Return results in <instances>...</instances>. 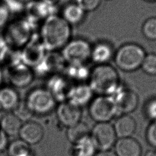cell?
I'll return each mask as SVG.
<instances>
[{
	"instance_id": "6da1fadb",
	"label": "cell",
	"mask_w": 156,
	"mask_h": 156,
	"mask_svg": "<svg viewBox=\"0 0 156 156\" xmlns=\"http://www.w3.org/2000/svg\"><path fill=\"white\" fill-rule=\"evenodd\" d=\"M71 26L54 13L42 21L38 35L47 52H50L62 49L71 39Z\"/></svg>"
},
{
	"instance_id": "7a4b0ae2",
	"label": "cell",
	"mask_w": 156,
	"mask_h": 156,
	"mask_svg": "<svg viewBox=\"0 0 156 156\" xmlns=\"http://www.w3.org/2000/svg\"><path fill=\"white\" fill-rule=\"evenodd\" d=\"M88 85L98 95L112 96L121 85L115 68L109 64L96 65L91 69Z\"/></svg>"
},
{
	"instance_id": "3957f363",
	"label": "cell",
	"mask_w": 156,
	"mask_h": 156,
	"mask_svg": "<svg viewBox=\"0 0 156 156\" xmlns=\"http://www.w3.org/2000/svg\"><path fill=\"white\" fill-rule=\"evenodd\" d=\"M34 28L25 17L15 19L6 24L2 37L10 48L21 50L34 34Z\"/></svg>"
},
{
	"instance_id": "277c9868",
	"label": "cell",
	"mask_w": 156,
	"mask_h": 156,
	"mask_svg": "<svg viewBox=\"0 0 156 156\" xmlns=\"http://www.w3.org/2000/svg\"><path fill=\"white\" fill-rule=\"evenodd\" d=\"M146 54L144 49L134 43H126L115 54V62L121 70L131 72L140 68Z\"/></svg>"
},
{
	"instance_id": "5b68a950",
	"label": "cell",
	"mask_w": 156,
	"mask_h": 156,
	"mask_svg": "<svg viewBox=\"0 0 156 156\" xmlns=\"http://www.w3.org/2000/svg\"><path fill=\"white\" fill-rule=\"evenodd\" d=\"M24 102L34 115H48L57 107V101L46 88L38 87L31 90Z\"/></svg>"
},
{
	"instance_id": "8992f818",
	"label": "cell",
	"mask_w": 156,
	"mask_h": 156,
	"mask_svg": "<svg viewBox=\"0 0 156 156\" xmlns=\"http://www.w3.org/2000/svg\"><path fill=\"white\" fill-rule=\"evenodd\" d=\"M92 46L82 38H71L61 49L66 65L83 64L90 58Z\"/></svg>"
},
{
	"instance_id": "52a82bcc",
	"label": "cell",
	"mask_w": 156,
	"mask_h": 156,
	"mask_svg": "<svg viewBox=\"0 0 156 156\" xmlns=\"http://www.w3.org/2000/svg\"><path fill=\"white\" fill-rule=\"evenodd\" d=\"M88 113L96 123L110 122L117 114L116 104L111 96L98 95L90 103Z\"/></svg>"
},
{
	"instance_id": "ba28073f",
	"label": "cell",
	"mask_w": 156,
	"mask_h": 156,
	"mask_svg": "<svg viewBox=\"0 0 156 156\" xmlns=\"http://www.w3.org/2000/svg\"><path fill=\"white\" fill-rule=\"evenodd\" d=\"M4 75L9 85L15 88H23L29 86L35 77L33 69L21 62L6 66Z\"/></svg>"
},
{
	"instance_id": "9c48e42d",
	"label": "cell",
	"mask_w": 156,
	"mask_h": 156,
	"mask_svg": "<svg viewBox=\"0 0 156 156\" xmlns=\"http://www.w3.org/2000/svg\"><path fill=\"white\" fill-rule=\"evenodd\" d=\"M90 137L98 151L110 150L118 140L113 126L110 122L96 123L90 130Z\"/></svg>"
},
{
	"instance_id": "30bf717a",
	"label": "cell",
	"mask_w": 156,
	"mask_h": 156,
	"mask_svg": "<svg viewBox=\"0 0 156 156\" xmlns=\"http://www.w3.org/2000/svg\"><path fill=\"white\" fill-rule=\"evenodd\" d=\"M47 51L43 46L39 35L35 34L20 50L21 61L34 69L44 57Z\"/></svg>"
},
{
	"instance_id": "8fae6325",
	"label": "cell",
	"mask_w": 156,
	"mask_h": 156,
	"mask_svg": "<svg viewBox=\"0 0 156 156\" xmlns=\"http://www.w3.org/2000/svg\"><path fill=\"white\" fill-rule=\"evenodd\" d=\"M66 64L61 53L58 51L47 52L41 63L33 69L35 75L49 76L63 73Z\"/></svg>"
},
{
	"instance_id": "7c38bea8",
	"label": "cell",
	"mask_w": 156,
	"mask_h": 156,
	"mask_svg": "<svg viewBox=\"0 0 156 156\" xmlns=\"http://www.w3.org/2000/svg\"><path fill=\"white\" fill-rule=\"evenodd\" d=\"M111 96L116 104L118 113L121 115H129L138 107L139 99L137 94L121 84Z\"/></svg>"
},
{
	"instance_id": "4fadbf2b",
	"label": "cell",
	"mask_w": 156,
	"mask_h": 156,
	"mask_svg": "<svg viewBox=\"0 0 156 156\" xmlns=\"http://www.w3.org/2000/svg\"><path fill=\"white\" fill-rule=\"evenodd\" d=\"M82 108L67 101L61 102L56 107V116L59 122L66 128L81 121Z\"/></svg>"
},
{
	"instance_id": "5bb4252c",
	"label": "cell",
	"mask_w": 156,
	"mask_h": 156,
	"mask_svg": "<svg viewBox=\"0 0 156 156\" xmlns=\"http://www.w3.org/2000/svg\"><path fill=\"white\" fill-rule=\"evenodd\" d=\"M93 94L94 93L88 83H77L71 85L66 101L82 108L90 103L93 99Z\"/></svg>"
},
{
	"instance_id": "9a60e30c",
	"label": "cell",
	"mask_w": 156,
	"mask_h": 156,
	"mask_svg": "<svg viewBox=\"0 0 156 156\" xmlns=\"http://www.w3.org/2000/svg\"><path fill=\"white\" fill-rule=\"evenodd\" d=\"M25 18L34 26L38 21H43L48 16L54 14V7L47 5L40 0H33L25 5Z\"/></svg>"
},
{
	"instance_id": "2e32d148",
	"label": "cell",
	"mask_w": 156,
	"mask_h": 156,
	"mask_svg": "<svg viewBox=\"0 0 156 156\" xmlns=\"http://www.w3.org/2000/svg\"><path fill=\"white\" fill-rule=\"evenodd\" d=\"M72 85L71 81L61 73L49 77L46 88L57 101L63 102L66 100L68 93Z\"/></svg>"
},
{
	"instance_id": "e0dca14e",
	"label": "cell",
	"mask_w": 156,
	"mask_h": 156,
	"mask_svg": "<svg viewBox=\"0 0 156 156\" xmlns=\"http://www.w3.org/2000/svg\"><path fill=\"white\" fill-rule=\"evenodd\" d=\"M18 135L21 140L30 146L34 145L43 139L44 130L41 124L30 120L22 124Z\"/></svg>"
},
{
	"instance_id": "ac0fdd59",
	"label": "cell",
	"mask_w": 156,
	"mask_h": 156,
	"mask_svg": "<svg viewBox=\"0 0 156 156\" xmlns=\"http://www.w3.org/2000/svg\"><path fill=\"white\" fill-rule=\"evenodd\" d=\"M114 148L117 156H141L142 154L141 144L132 137L118 138Z\"/></svg>"
},
{
	"instance_id": "d6986e66",
	"label": "cell",
	"mask_w": 156,
	"mask_h": 156,
	"mask_svg": "<svg viewBox=\"0 0 156 156\" xmlns=\"http://www.w3.org/2000/svg\"><path fill=\"white\" fill-rule=\"evenodd\" d=\"M113 126L118 138L132 137L136 128V121L130 115H121Z\"/></svg>"
},
{
	"instance_id": "ffe728a7",
	"label": "cell",
	"mask_w": 156,
	"mask_h": 156,
	"mask_svg": "<svg viewBox=\"0 0 156 156\" xmlns=\"http://www.w3.org/2000/svg\"><path fill=\"white\" fill-rule=\"evenodd\" d=\"M20 101L16 88L10 85L0 88V108L7 112L13 111Z\"/></svg>"
},
{
	"instance_id": "44dd1931",
	"label": "cell",
	"mask_w": 156,
	"mask_h": 156,
	"mask_svg": "<svg viewBox=\"0 0 156 156\" xmlns=\"http://www.w3.org/2000/svg\"><path fill=\"white\" fill-rule=\"evenodd\" d=\"M86 12L75 2L66 4L62 9V18L71 26L80 24L85 19Z\"/></svg>"
},
{
	"instance_id": "7402d4cb",
	"label": "cell",
	"mask_w": 156,
	"mask_h": 156,
	"mask_svg": "<svg viewBox=\"0 0 156 156\" xmlns=\"http://www.w3.org/2000/svg\"><path fill=\"white\" fill-rule=\"evenodd\" d=\"M113 55L112 46L106 42H99L92 46L90 59L96 65L107 64Z\"/></svg>"
},
{
	"instance_id": "603a6c76",
	"label": "cell",
	"mask_w": 156,
	"mask_h": 156,
	"mask_svg": "<svg viewBox=\"0 0 156 156\" xmlns=\"http://www.w3.org/2000/svg\"><path fill=\"white\" fill-rule=\"evenodd\" d=\"M91 69L85 63L66 65L63 74L71 81L77 83H85L88 80Z\"/></svg>"
},
{
	"instance_id": "cb8c5ba5",
	"label": "cell",
	"mask_w": 156,
	"mask_h": 156,
	"mask_svg": "<svg viewBox=\"0 0 156 156\" xmlns=\"http://www.w3.org/2000/svg\"><path fill=\"white\" fill-rule=\"evenodd\" d=\"M23 123L12 112H8L0 119V129L9 136L19 134Z\"/></svg>"
},
{
	"instance_id": "d4e9b609",
	"label": "cell",
	"mask_w": 156,
	"mask_h": 156,
	"mask_svg": "<svg viewBox=\"0 0 156 156\" xmlns=\"http://www.w3.org/2000/svg\"><path fill=\"white\" fill-rule=\"evenodd\" d=\"M97 149L90 135L73 144V156H94Z\"/></svg>"
},
{
	"instance_id": "484cf974",
	"label": "cell",
	"mask_w": 156,
	"mask_h": 156,
	"mask_svg": "<svg viewBox=\"0 0 156 156\" xmlns=\"http://www.w3.org/2000/svg\"><path fill=\"white\" fill-rule=\"evenodd\" d=\"M66 135L67 139L73 144L80 140L90 135V130L88 125L83 122L67 128Z\"/></svg>"
},
{
	"instance_id": "4316f807",
	"label": "cell",
	"mask_w": 156,
	"mask_h": 156,
	"mask_svg": "<svg viewBox=\"0 0 156 156\" xmlns=\"http://www.w3.org/2000/svg\"><path fill=\"white\" fill-rule=\"evenodd\" d=\"M7 155L8 156H32V150L29 144L20 138L9 143Z\"/></svg>"
},
{
	"instance_id": "83f0119b",
	"label": "cell",
	"mask_w": 156,
	"mask_h": 156,
	"mask_svg": "<svg viewBox=\"0 0 156 156\" xmlns=\"http://www.w3.org/2000/svg\"><path fill=\"white\" fill-rule=\"evenodd\" d=\"M143 35L148 40H156V17L147 19L142 26Z\"/></svg>"
},
{
	"instance_id": "f1b7e54d",
	"label": "cell",
	"mask_w": 156,
	"mask_h": 156,
	"mask_svg": "<svg viewBox=\"0 0 156 156\" xmlns=\"http://www.w3.org/2000/svg\"><path fill=\"white\" fill-rule=\"evenodd\" d=\"M141 68L146 74L149 75H156V54H146Z\"/></svg>"
},
{
	"instance_id": "f546056e",
	"label": "cell",
	"mask_w": 156,
	"mask_h": 156,
	"mask_svg": "<svg viewBox=\"0 0 156 156\" xmlns=\"http://www.w3.org/2000/svg\"><path fill=\"white\" fill-rule=\"evenodd\" d=\"M12 112L21 122H27L30 121V118L34 115L26 105L24 101H20L17 107Z\"/></svg>"
},
{
	"instance_id": "4dcf8cb0",
	"label": "cell",
	"mask_w": 156,
	"mask_h": 156,
	"mask_svg": "<svg viewBox=\"0 0 156 156\" xmlns=\"http://www.w3.org/2000/svg\"><path fill=\"white\" fill-rule=\"evenodd\" d=\"M143 113L151 121L156 120V98L149 99L144 104Z\"/></svg>"
},
{
	"instance_id": "1f68e13d",
	"label": "cell",
	"mask_w": 156,
	"mask_h": 156,
	"mask_svg": "<svg viewBox=\"0 0 156 156\" xmlns=\"http://www.w3.org/2000/svg\"><path fill=\"white\" fill-rule=\"evenodd\" d=\"M102 0H76V3L85 12L95 10L100 5Z\"/></svg>"
},
{
	"instance_id": "d6a6232c",
	"label": "cell",
	"mask_w": 156,
	"mask_h": 156,
	"mask_svg": "<svg viewBox=\"0 0 156 156\" xmlns=\"http://www.w3.org/2000/svg\"><path fill=\"white\" fill-rule=\"evenodd\" d=\"M146 139L148 144L156 148V120L151 121L146 131Z\"/></svg>"
},
{
	"instance_id": "836d02e7",
	"label": "cell",
	"mask_w": 156,
	"mask_h": 156,
	"mask_svg": "<svg viewBox=\"0 0 156 156\" xmlns=\"http://www.w3.org/2000/svg\"><path fill=\"white\" fill-rule=\"evenodd\" d=\"M10 10L6 4L0 0V27L5 26L9 23Z\"/></svg>"
},
{
	"instance_id": "e575fe53",
	"label": "cell",
	"mask_w": 156,
	"mask_h": 156,
	"mask_svg": "<svg viewBox=\"0 0 156 156\" xmlns=\"http://www.w3.org/2000/svg\"><path fill=\"white\" fill-rule=\"evenodd\" d=\"M8 144V136L0 129V152H3Z\"/></svg>"
},
{
	"instance_id": "d590c367",
	"label": "cell",
	"mask_w": 156,
	"mask_h": 156,
	"mask_svg": "<svg viewBox=\"0 0 156 156\" xmlns=\"http://www.w3.org/2000/svg\"><path fill=\"white\" fill-rule=\"evenodd\" d=\"M94 156H117L115 152L111 150L107 151H99L97 152Z\"/></svg>"
},
{
	"instance_id": "8d00e7d4",
	"label": "cell",
	"mask_w": 156,
	"mask_h": 156,
	"mask_svg": "<svg viewBox=\"0 0 156 156\" xmlns=\"http://www.w3.org/2000/svg\"><path fill=\"white\" fill-rule=\"evenodd\" d=\"M40 1L46 4L47 5L54 7L60 2V0H40Z\"/></svg>"
},
{
	"instance_id": "74e56055",
	"label": "cell",
	"mask_w": 156,
	"mask_h": 156,
	"mask_svg": "<svg viewBox=\"0 0 156 156\" xmlns=\"http://www.w3.org/2000/svg\"><path fill=\"white\" fill-rule=\"evenodd\" d=\"M4 79V71L2 69L1 67L0 66V88L2 86V82Z\"/></svg>"
},
{
	"instance_id": "f35d334b",
	"label": "cell",
	"mask_w": 156,
	"mask_h": 156,
	"mask_svg": "<svg viewBox=\"0 0 156 156\" xmlns=\"http://www.w3.org/2000/svg\"><path fill=\"white\" fill-rule=\"evenodd\" d=\"M144 156H155V151H152V150H149L147 151Z\"/></svg>"
},
{
	"instance_id": "ab89813d",
	"label": "cell",
	"mask_w": 156,
	"mask_h": 156,
	"mask_svg": "<svg viewBox=\"0 0 156 156\" xmlns=\"http://www.w3.org/2000/svg\"><path fill=\"white\" fill-rule=\"evenodd\" d=\"M0 156H7L4 152H0Z\"/></svg>"
},
{
	"instance_id": "60d3db41",
	"label": "cell",
	"mask_w": 156,
	"mask_h": 156,
	"mask_svg": "<svg viewBox=\"0 0 156 156\" xmlns=\"http://www.w3.org/2000/svg\"><path fill=\"white\" fill-rule=\"evenodd\" d=\"M148 1H151V2H154V1H156V0H147Z\"/></svg>"
},
{
	"instance_id": "b9f144b4",
	"label": "cell",
	"mask_w": 156,
	"mask_h": 156,
	"mask_svg": "<svg viewBox=\"0 0 156 156\" xmlns=\"http://www.w3.org/2000/svg\"><path fill=\"white\" fill-rule=\"evenodd\" d=\"M155 156H156V151H155Z\"/></svg>"
},
{
	"instance_id": "7bdbcfd3",
	"label": "cell",
	"mask_w": 156,
	"mask_h": 156,
	"mask_svg": "<svg viewBox=\"0 0 156 156\" xmlns=\"http://www.w3.org/2000/svg\"><path fill=\"white\" fill-rule=\"evenodd\" d=\"M106 1H109V0H106Z\"/></svg>"
}]
</instances>
